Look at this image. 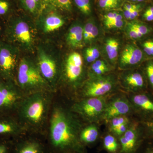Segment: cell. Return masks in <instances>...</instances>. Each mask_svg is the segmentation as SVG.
Listing matches in <instances>:
<instances>
[{"mask_svg": "<svg viewBox=\"0 0 153 153\" xmlns=\"http://www.w3.org/2000/svg\"><path fill=\"white\" fill-rule=\"evenodd\" d=\"M82 128L71 112L61 107L54 108L47 142L50 153H69L86 149L79 141Z\"/></svg>", "mask_w": 153, "mask_h": 153, "instance_id": "obj_1", "label": "cell"}, {"mask_svg": "<svg viewBox=\"0 0 153 153\" xmlns=\"http://www.w3.org/2000/svg\"><path fill=\"white\" fill-rule=\"evenodd\" d=\"M4 38L20 50L30 52L36 45V28L27 18L14 15L6 22Z\"/></svg>", "mask_w": 153, "mask_h": 153, "instance_id": "obj_2", "label": "cell"}, {"mask_svg": "<svg viewBox=\"0 0 153 153\" xmlns=\"http://www.w3.org/2000/svg\"><path fill=\"white\" fill-rule=\"evenodd\" d=\"M44 91L31 93L23 99L17 112L22 121L32 126L41 125L49 109V98Z\"/></svg>", "mask_w": 153, "mask_h": 153, "instance_id": "obj_3", "label": "cell"}, {"mask_svg": "<svg viewBox=\"0 0 153 153\" xmlns=\"http://www.w3.org/2000/svg\"><path fill=\"white\" fill-rule=\"evenodd\" d=\"M15 81L22 91L32 93L44 91L45 88L50 87L41 74L36 62L28 57H23L19 60Z\"/></svg>", "mask_w": 153, "mask_h": 153, "instance_id": "obj_4", "label": "cell"}, {"mask_svg": "<svg viewBox=\"0 0 153 153\" xmlns=\"http://www.w3.org/2000/svg\"><path fill=\"white\" fill-rule=\"evenodd\" d=\"M117 82L113 74L88 76L81 87V96L82 98L109 97L116 89Z\"/></svg>", "mask_w": 153, "mask_h": 153, "instance_id": "obj_5", "label": "cell"}, {"mask_svg": "<svg viewBox=\"0 0 153 153\" xmlns=\"http://www.w3.org/2000/svg\"><path fill=\"white\" fill-rule=\"evenodd\" d=\"M23 99L16 81L0 77V115H14Z\"/></svg>", "mask_w": 153, "mask_h": 153, "instance_id": "obj_6", "label": "cell"}, {"mask_svg": "<svg viewBox=\"0 0 153 153\" xmlns=\"http://www.w3.org/2000/svg\"><path fill=\"white\" fill-rule=\"evenodd\" d=\"M108 97L83 98L73 105L71 111L85 120L97 123L102 121Z\"/></svg>", "mask_w": 153, "mask_h": 153, "instance_id": "obj_7", "label": "cell"}, {"mask_svg": "<svg viewBox=\"0 0 153 153\" xmlns=\"http://www.w3.org/2000/svg\"><path fill=\"white\" fill-rule=\"evenodd\" d=\"M37 63L41 74L50 87H54L61 76V67L53 52L42 46L37 49Z\"/></svg>", "mask_w": 153, "mask_h": 153, "instance_id": "obj_8", "label": "cell"}, {"mask_svg": "<svg viewBox=\"0 0 153 153\" xmlns=\"http://www.w3.org/2000/svg\"><path fill=\"white\" fill-rule=\"evenodd\" d=\"M20 50L5 40L0 41V77L15 81L20 60Z\"/></svg>", "mask_w": 153, "mask_h": 153, "instance_id": "obj_9", "label": "cell"}, {"mask_svg": "<svg viewBox=\"0 0 153 153\" xmlns=\"http://www.w3.org/2000/svg\"><path fill=\"white\" fill-rule=\"evenodd\" d=\"M66 83L74 89L82 85L84 70L83 58L79 53L73 52L66 58L61 70Z\"/></svg>", "mask_w": 153, "mask_h": 153, "instance_id": "obj_10", "label": "cell"}, {"mask_svg": "<svg viewBox=\"0 0 153 153\" xmlns=\"http://www.w3.org/2000/svg\"><path fill=\"white\" fill-rule=\"evenodd\" d=\"M60 11L52 6L43 4L38 20V27L43 33L55 32L65 25V19Z\"/></svg>", "mask_w": 153, "mask_h": 153, "instance_id": "obj_11", "label": "cell"}, {"mask_svg": "<svg viewBox=\"0 0 153 153\" xmlns=\"http://www.w3.org/2000/svg\"><path fill=\"white\" fill-rule=\"evenodd\" d=\"M134 113L127 95L116 94L108 97L102 116V121L108 123L113 118L120 116H128Z\"/></svg>", "mask_w": 153, "mask_h": 153, "instance_id": "obj_12", "label": "cell"}, {"mask_svg": "<svg viewBox=\"0 0 153 153\" xmlns=\"http://www.w3.org/2000/svg\"><path fill=\"white\" fill-rule=\"evenodd\" d=\"M138 123H131L127 130L118 138L120 153H136L146 139L144 127Z\"/></svg>", "mask_w": 153, "mask_h": 153, "instance_id": "obj_13", "label": "cell"}, {"mask_svg": "<svg viewBox=\"0 0 153 153\" xmlns=\"http://www.w3.org/2000/svg\"><path fill=\"white\" fill-rule=\"evenodd\" d=\"M123 71L118 79L122 88L128 93L146 91L147 82L143 71L134 69Z\"/></svg>", "mask_w": 153, "mask_h": 153, "instance_id": "obj_14", "label": "cell"}, {"mask_svg": "<svg viewBox=\"0 0 153 153\" xmlns=\"http://www.w3.org/2000/svg\"><path fill=\"white\" fill-rule=\"evenodd\" d=\"M127 95L136 113L144 121L153 119V94L147 92L129 93Z\"/></svg>", "mask_w": 153, "mask_h": 153, "instance_id": "obj_15", "label": "cell"}, {"mask_svg": "<svg viewBox=\"0 0 153 153\" xmlns=\"http://www.w3.org/2000/svg\"><path fill=\"white\" fill-rule=\"evenodd\" d=\"M12 153H50L47 143L38 138L23 136L13 140Z\"/></svg>", "mask_w": 153, "mask_h": 153, "instance_id": "obj_16", "label": "cell"}, {"mask_svg": "<svg viewBox=\"0 0 153 153\" xmlns=\"http://www.w3.org/2000/svg\"><path fill=\"white\" fill-rule=\"evenodd\" d=\"M143 57L141 49L134 44H128L121 53L119 67L123 70L133 69L142 63Z\"/></svg>", "mask_w": 153, "mask_h": 153, "instance_id": "obj_17", "label": "cell"}, {"mask_svg": "<svg viewBox=\"0 0 153 153\" xmlns=\"http://www.w3.org/2000/svg\"><path fill=\"white\" fill-rule=\"evenodd\" d=\"M22 129L14 115H0V139L13 140L22 136Z\"/></svg>", "mask_w": 153, "mask_h": 153, "instance_id": "obj_18", "label": "cell"}, {"mask_svg": "<svg viewBox=\"0 0 153 153\" xmlns=\"http://www.w3.org/2000/svg\"><path fill=\"white\" fill-rule=\"evenodd\" d=\"M101 138L98 126L91 123L82 128L79 132V141L83 147H91L96 144Z\"/></svg>", "mask_w": 153, "mask_h": 153, "instance_id": "obj_19", "label": "cell"}, {"mask_svg": "<svg viewBox=\"0 0 153 153\" xmlns=\"http://www.w3.org/2000/svg\"><path fill=\"white\" fill-rule=\"evenodd\" d=\"M83 26L78 23L71 25L66 36V41L69 47L73 49L82 48L84 45Z\"/></svg>", "mask_w": 153, "mask_h": 153, "instance_id": "obj_20", "label": "cell"}, {"mask_svg": "<svg viewBox=\"0 0 153 153\" xmlns=\"http://www.w3.org/2000/svg\"><path fill=\"white\" fill-rule=\"evenodd\" d=\"M101 149L107 153H120V145L119 140L112 134L108 133L101 137Z\"/></svg>", "mask_w": 153, "mask_h": 153, "instance_id": "obj_21", "label": "cell"}, {"mask_svg": "<svg viewBox=\"0 0 153 153\" xmlns=\"http://www.w3.org/2000/svg\"><path fill=\"white\" fill-rule=\"evenodd\" d=\"M111 70V68L106 61L98 59L91 63L88 71V76L105 75L108 74Z\"/></svg>", "mask_w": 153, "mask_h": 153, "instance_id": "obj_22", "label": "cell"}, {"mask_svg": "<svg viewBox=\"0 0 153 153\" xmlns=\"http://www.w3.org/2000/svg\"><path fill=\"white\" fill-rule=\"evenodd\" d=\"M119 47V42L115 38H108L105 42V53L108 60L112 63H114L117 60Z\"/></svg>", "mask_w": 153, "mask_h": 153, "instance_id": "obj_23", "label": "cell"}, {"mask_svg": "<svg viewBox=\"0 0 153 153\" xmlns=\"http://www.w3.org/2000/svg\"><path fill=\"white\" fill-rule=\"evenodd\" d=\"M25 10L33 15L39 14L43 6L42 0H19Z\"/></svg>", "mask_w": 153, "mask_h": 153, "instance_id": "obj_24", "label": "cell"}, {"mask_svg": "<svg viewBox=\"0 0 153 153\" xmlns=\"http://www.w3.org/2000/svg\"><path fill=\"white\" fill-rule=\"evenodd\" d=\"M14 4L13 0H0V19L7 21L14 15Z\"/></svg>", "mask_w": 153, "mask_h": 153, "instance_id": "obj_25", "label": "cell"}, {"mask_svg": "<svg viewBox=\"0 0 153 153\" xmlns=\"http://www.w3.org/2000/svg\"><path fill=\"white\" fill-rule=\"evenodd\" d=\"M43 4H47L60 11L69 12L72 10L71 0H42Z\"/></svg>", "mask_w": 153, "mask_h": 153, "instance_id": "obj_26", "label": "cell"}, {"mask_svg": "<svg viewBox=\"0 0 153 153\" xmlns=\"http://www.w3.org/2000/svg\"><path fill=\"white\" fill-rule=\"evenodd\" d=\"M84 58L87 63H92L98 60L100 56V52L95 47H88L84 51Z\"/></svg>", "mask_w": 153, "mask_h": 153, "instance_id": "obj_27", "label": "cell"}, {"mask_svg": "<svg viewBox=\"0 0 153 153\" xmlns=\"http://www.w3.org/2000/svg\"><path fill=\"white\" fill-rule=\"evenodd\" d=\"M143 72L147 82L153 92V60H148L146 62L144 68Z\"/></svg>", "mask_w": 153, "mask_h": 153, "instance_id": "obj_28", "label": "cell"}, {"mask_svg": "<svg viewBox=\"0 0 153 153\" xmlns=\"http://www.w3.org/2000/svg\"><path fill=\"white\" fill-rule=\"evenodd\" d=\"M121 0H99V5L100 7L105 10H113L120 7Z\"/></svg>", "mask_w": 153, "mask_h": 153, "instance_id": "obj_29", "label": "cell"}, {"mask_svg": "<svg viewBox=\"0 0 153 153\" xmlns=\"http://www.w3.org/2000/svg\"><path fill=\"white\" fill-rule=\"evenodd\" d=\"M131 123L128 116H120L113 118L108 122L109 131L124 124Z\"/></svg>", "mask_w": 153, "mask_h": 153, "instance_id": "obj_30", "label": "cell"}, {"mask_svg": "<svg viewBox=\"0 0 153 153\" xmlns=\"http://www.w3.org/2000/svg\"><path fill=\"white\" fill-rule=\"evenodd\" d=\"M128 24L143 37L147 35L150 32V28L147 25L143 24L142 22L134 21L129 23Z\"/></svg>", "mask_w": 153, "mask_h": 153, "instance_id": "obj_31", "label": "cell"}, {"mask_svg": "<svg viewBox=\"0 0 153 153\" xmlns=\"http://www.w3.org/2000/svg\"><path fill=\"white\" fill-rule=\"evenodd\" d=\"M74 2L82 13L87 16L90 15L91 13L90 0H74Z\"/></svg>", "mask_w": 153, "mask_h": 153, "instance_id": "obj_32", "label": "cell"}, {"mask_svg": "<svg viewBox=\"0 0 153 153\" xmlns=\"http://www.w3.org/2000/svg\"><path fill=\"white\" fill-rule=\"evenodd\" d=\"M136 153H153V140L146 139Z\"/></svg>", "mask_w": 153, "mask_h": 153, "instance_id": "obj_33", "label": "cell"}, {"mask_svg": "<svg viewBox=\"0 0 153 153\" xmlns=\"http://www.w3.org/2000/svg\"><path fill=\"white\" fill-rule=\"evenodd\" d=\"M95 25L94 22L90 21L88 22L83 28V42L84 44L88 43L89 37L92 33L94 27Z\"/></svg>", "mask_w": 153, "mask_h": 153, "instance_id": "obj_34", "label": "cell"}, {"mask_svg": "<svg viewBox=\"0 0 153 153\" xmlns=\"http://www.w3.org/2000/svg\"><path fill=\"white\" fill-rule=\"evenodd\" d=\"M13 140L0 139V153H12Z\"/></svg>", "mask_w": 153, "mask_h": 153, "instance_id": "obj_35", "label": "cell"}, {"mask_svg": "<svg viewBox=\"0 0 153 153\" xmlns=\"http://www.w3.org/2000/svg\"><path fill=\"white\" fill-rule=\"evenodd\" d=\"M131 123V122L129 123L124 124L118 127L117 128H116L111 130L110 131H109V133L112 134L115 136L119 138L120 137L122 136L127 130L128 129L130 126Z\"/></svg>", "mask_w": 153, "mask_h": 153, "instance_id": "obj_36", "label": "cell"}, {"mask_svg": "<svg viewBox=\"0 0 153 153\" xmlns=\"http://www.w3.org/2000/svg\"><path fill=\"white\" fill-rule=\"evenodd\" d=\"M143 127L146 138L153 140V119L144 121Z\"/></svg>", "mask_w": 153, "mask_h": 153, "instance_id": "obj_37", "label": "cell"}, {"mask_svg": "<svg viewBox=\"0 0 153 153\" xmlns=\"http://www.w3.org/2000/svg\"><path fill=\"white\" fill-rule=\"evenodd\" d=\"M104 24L108 29H120L123 27L125 22L123 19H117Z\"/></svg>", "mask_w": 153, "mask_h": 153, "instance_id": "obj_38", "label": "cell"}, {"mask_svg": "<svg viewBox=\"0 0 153 153\" xmlns=\"http://www.w3.org/2000/svg\"><path fill=\"white\" fill-rule=\"evenodd\" d=\"M144 52L147 55L153 57V40H148L144 41L142 44Z\"/></svg>", "mask_w": 153, "mask_h": 153, "instance_id": "obj_39", "label": "cell"}, {"mask_svg": "<svg viewBox=\"0 0 153 153\" xmlns=\"http://www.w3.org/2000/svg\"><path fill=\"white\" fill-rule=\"evenodd\" d=\"M117 19H123V16L121 14L116 12H109L105 14L103 17L104 23L111 22Z\"/></svg>", "mask_w": 153, "mask_h": 153, "instance_id": "obj_40", "label": "cell"}, {"mask_svg": "<svg viewBox=\"0 0 153 153\" xmlns=\"http://www.w3.org/2000/svg\"><path fill=\"white\" fill-rule=\"evenodd\" d=\"M126 33L130 38L134 40H137L142 38L143 36L136 31L133 28L131 27L128 24L126 27Z\"/></svg>", "mask_w": 153, "mask_h": 153, "instance_id": "obj_41", "label": "cell"}, {"mask_svg": "<svg viewBox=\"0 0 153 153\" xmlns=\"http://www.w3.org/2000/svg\"><path fill=\"white\" fill-rule=\"evenodd\" d=\"M140 5L133 4H127L124 5L123 7V14L125 18L127 19L131 13H132Z\"/></svg>", "mask_w": 153, "mask_h": 153, "instance_id": "obj_42", "label": "cell"}, {"mask_svg": "<svg viewBox=\"0 0 153 153\" xmlns=\"http://www.w3.org/2000/svg\"><path fill=\"white\" fill-rule=\"evenodd\" d=\"M143 19L147 22L153 21V7H150L145 11L143 16Z\"/></svg>", "mask_w": 153, "mask_h": 153, "instance_id": "obj_43", "label": "cell"}, {"mask_svg": "<svg viewBox=\"0 0 153 153\" xmlns=\"http://www.w3.org/2000/svg\"><path fill=\"white\" fill-rule=\"evenodd\" d=\"M99 35V29L98 27L96 25H95L94 27L93 30H92V33L91 34L90 37H89V40H88V43L91 42L92 41L95 39Z\"/></svg>", "mask_w": 153, "mask_h": 153, "instance_id": "obj_44", "label": "cell"}, {"mask_svg": "<svg viewBox=\"0 0 153 153\" xmlns=\"http://www.w3.org/2000/svg\"><path fill=\"white\" fill-rule=\"evenodd\" d=\"M1 20V19H0V38L2 36H4L5 30L6 28V25L4 26H3V23H2ZM1 40H1L0 38V41Z\"/></svg>", "mask_w": 153, "mask_h": 153, "instance_id": "obj_45", "label": "cell"}, {"mask_svg": "<svg viewBox=\"0 0 153 153\" xmlns=\"http://www.w3.org/2000/svg\"><path fill=\"white\" fill-rule=\"evenodd\" d=\"M69 153H86V149L83 150L75 151V152H71Z\"/></svg>", "mask_w": 153, "mask_h": 153, "instance_id": "obj_46", "label": "cell"}, {"mask_svg": "<svg viewBox=\"0 0 153 153\" xmlns=\"http://www.w3.org/2000/svg\"><path fill=\"white\" fill-rule=\"evenodd\" d=\"M130 1L134 2H142L144 1L145 0H130Z\"/></svg>", "mask_w": 153, "mask_h": 153, "instance_id": "obj_47", "label": "cell"}]
</instances>
